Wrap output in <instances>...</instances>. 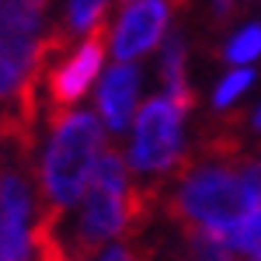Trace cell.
Here are the masks:
<instances>
[{
  "label": "cell",
  "instance_id": "6da1fadb",
  "mask_svg": "<svg viewBox=\"0 0 261 261\" xmlns=\"http://www.w3.org/2000/svg\"><path fill=\"white\" fill-rule=\"evenodd\" d=\"M164 209L185 237H230L254 209H261V157L185 153L174 167V192Z\"/></svg>",
  "mask_w": 261,
  "mask_h": 261
},
{
  "label": "cell",
  "instance_id": "7a4b0ae2",
  "mask_svg": "<svg viewBox=\"0 0 261 261\" xmlns=\"http://www.w3.org/2000/svg\"><path fill=\"white\" fill-rule=\"evenodd\" d=\"M39 167V202L70 209L84 199L94 164L105 150V129L91 112H70L56 125Z\"/></svg>",
  "mask_w": 261,
  "mask_h": 261
},
{
  "label": "cell",
  "instance_id": "3957f363",
  "mask_svg": "<svg viewBox=\"0 0 261 261\" xmlns=\"http://www.w3.org/2000/svg\"><path fill=\"white\" fill-rule=\"evenodd\" d=\"M112 237H136L133 226V209H129V188H108L91 181L81 199V220H77V233L66 241L70 261H87L105 241Z\"/></svg>",
  "mask_w": 261,
  "mask_h": 261
},
{
  "label": "cell",
  "instance_id": "277c9868",
  "mask_svg": "<svg viewBox=\"0 0 261 261\" xmlns=\"http://www.w3.org/2000/svg\"><path fill=\"white\" fill-rule=\"evenodd\" d=\"M181 112L171 98H150L136 115V140L129 164L136 171H174L181 153Z\"/></svg>",
  "mask_w": 261,
  "mask_h": 261
},
{
  "label": "cell",
  "instance_id": "5b68a950",
  "mask_svg": "<svg viewBox=\"0 0 261 261\" xmlns=\"http://www.w3.org/2000/svg\"><path fill=\"white\" fill-rule=\"evenodd\" d=\"M108 32H112V24L101 18L87 32L81 49L66 63H60L56 70H49V77H45V122L49 125H56L63 115H70V108L84 98V91L98 77L101 60H105V45H108Z\"/></svg>",
  "mask_w": 261,
  "mask_h": 261
},
{
  "label": "cell",
  "instance_id": "8992f818",
  "mask_svg": "<svg viewBox=\"0 0 261 261\" xmlns=\"http://www.w3.org/2000/svg\"><path fill=\"white\" fill-rule=\"evenodd\" d=\"M167 28V4L164 0H133L115 24V56L119 63L140 60L164 39Z\"/></svg>",
  "mask_w": 261,
  "mask_h": 261
},
{
  "label": "cell",
  "instance_id": "52a82bcc",
  "mask_svg": "<svg viewBox=\"0 0 261 261\" xmlns=\"http://www.w3.org/2000/svg\"><path fill=\"white\" fill-rule=\"evenodd\" d=\"M136 87H140V70L136 66L119 63V66L108 70V77H105V84H101V91H98V112L112 133H119V129L129 125Z\"/></svg>",
  "mask_w": 261,
  "mask_h": 261
},
{
  "label": "cell",
  "instance_id": "ba28073f",
  "mask_svg": "<svg viewBox=\"0 0 261 261\" xmlns=\"http://www.w3.org/2000/svg\"><path fill=\"white\" fill-rule=\"evenodd\" d=\"M49 0H0V42L14 49H39V21Z\"/></svg>",
  "mask_w": 261,
  "mask_h": 261
},
{
  "label": "cell",
  "instance_id": "9c48e42d",
  "mask_svg": "<svg viewBox=\"0 0 261 261\" xmlns=\"http://www.w3.org/2000/svg\"><path fill=\"white\" fill-rule=\"evenodd\" d=\"M161 77H164V87H167V98L188 115V112L195 108V91L188 87V81H185V45H181L178 35H171L167 45H164Z\"/></svg>",
  "mask_w": 261,
  "mask_h": 261
},
{
  "label": "cell",
  "instance_id": "30bf717a",
  "mask_svg": "<svg viewBox=\"0 0 261 261\" xmlns=\"http://www.w3.org/2000/svg\"><path fill=\"white\" fill-rule=\"evenodd\" d=\"M230 247L237 251V254H251V258H261V209H254L247 220L226 237Z\"/></svg>",
  "mask_w": 261,
  "mask_h": 261
},
{
  "label": "cell",
  "instance_id": "8fae6325",
  "mask_svg": "<svg viewBox=\"0 0 261 261\" xmlns=\"http://www.w3.org/2000/svg\"><path fill=\"white\" fill-rule=\"evenodd\" d=\"M105 4L108 0H70L66 7V24L73 32H91L101 18H105Z\"/></svg>",
  "mask_w": 261,
  "mask_h": 261
},
{
  "label": "cell",
  "instance_id": "7c38bea8",
  "mask_svg": "<svg viewBox=\"0 0 261 261\" xmlns=\"http://www.w3.org/2000/svg\"><path fill=\"white\" fill-rule=\"evenodd\" d=\"M261 56V24H247L237 39L226 45V60L230 63H251Z\"/></svg>",
  "mask_w": 261,
  "mask_h": 261
},
{
  "label": "cell",
  "instance_id": "4fadbf2b",
  "mask_svg": "<svg viewBox=\"0 0 261 261\" xmlns=\"http://www.w3.org/2000/svg\"><path fill=\"white\" fill-rule=\"evenodd\" d=\"M251 81H254V73H251V70H233V73L216 87V108H226V105L237 98L241 91L251 87Z\"/></svg>",
  "mask_w": 261,
  "mask_h": 261
},
{
  "label": "cell",
  "instance_id": "5bb4252c",
  "mask_svg": "<svg viewBox=\"0 0 261 261\" xmlns=\"http://www.w3.org/2000/svg\"><path fill=\"white\" fill-rule=\"evenodd\" d=\"M230 11H233V0H216V14H220L223 21L230 18Z\"/></svg>",
  "mask_w": 261,
  "mask_h": 261
},
{
  "label": "cell",
  "instance_id": "9a60e30c",
  "mask_svg": "<svg viewBox=\"0 0 261 261\" xmlns=\"http://www.w3.org/2000/svg\"><path fill=\"white\" fill-rule=\"evenodd\" d=\"M254 129H261V108H258V115H254Z\"/></svg>",
  "mask_w": 261,
  "mask_h": 261
},
{
  "label": "cell",
  "instance_id": "2e32d148",
  "mask_svg": "<svg viewBox=\"0 0 261 261\" xmlns=\"http://www.w3.org/2000/svg\"><path fill=\"white\" fill-rule=\"evenodd\" d=\"M251 261H261V258H251Z\"/></svg>",
  "mask_w": 261,
  "mask_h": 261
}]
</instances>
